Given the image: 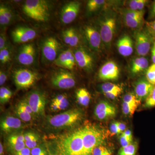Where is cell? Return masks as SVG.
I'll return each instance as SVG.
<instances>
[{"label":"cell","mask_w":155,"mask_h":155,"mask_svg":"<svg viewBox=\"0 0 155 155\" xmlns=\"http://www.w3.org/2000/svg\"><path fill=\"white\" fill-rule=\"evenodd\" d=\"M106 2L104 0H90L87 3V10L90 12H94L100 9Z\"/></svg>","instance_id":"1f68e13d"},{"label":"cell","mask_w":155,"mask_h":155,"mask_svg":"<svg viewBox=\"0 0 155 155\" xmlns=\"http://www.w3.org/2000/svg\"><path fill=\"white\" fill-rule=\"evenodd\" d=\"M146 78L149 83L155 86V64H153L147 69Z\"/></svg>","instance_id":"8d00e7d4"},{"label":"cell","mask_w":155,"mask_h":155,"mask_svg":"<svg viewBox=\"0 0 155 155\" xmlns=\"http://www.w3.org/2000/svg\"><path fill=\"white\" fill-rule=\"evenodd\" d=\"M58 104L59 105V107H60V110H65L68 108L69 106V101L67 97H65L64 99Z\"/></svg>","instance_id":"ee69618b"},{"label":"cell","mask_w":155,"mask_h":155,"mask_svg":"<svg viewBox=\"0 0 155 155\" xmlns=\"http://www.w3.org/2000/svg\"><path fill=\"white\" fill-rule=\"evenodd\" d=\"M53 86L62 89L72 88L75 86V77L71 72L64 70H60L55 72L51 79Z\"/></svg>","instance_id":"9c48e42d"},{"label":"cell","mask_w":155,"mask_h":155,"mask_svg":"<svg viewBox=\"0 0 155 155\" xmlns=\"http://www.w3.org/2000/svg\"><path fill=\"white\" fill-rule=\"evenodd\" d=\"M80 7V3L77 1L69 2L66 4L61 12L62 22L64 24H68L73 22L79 13Z\"/></svg>","instance_id":"4fadbf2b"},{"label":"cell","mask_w":155,"mask_h":155,"mask_svg":"<svg viewBox=\"0 0 155 155\" xmlns=\"http://www.w3.org/2000/svg\"><path fill=\"white\" fill-rule=\"evenodd\" d=\"M7 79V75L5 72L1 70L0 72V85L2 86L6 82Z\"/></svg>","instance_id":"7dc6e473"},{"label":"cell","mask_w":155,"mask_h":155,"mask_svg":"<svg viewBox=\"0 0 155 155\" xmlns=\"http://www.w3.org/2000/svg\"><path fill=\"white\" fill-rule=\"evenodd\" d=\"M13 78L14 83L19 89H27L33 86L38 79V74L27 69H16Z\"/></svg>","instance_id":"8992f818"},{"label":"cell","mask_w":155,"mask_h":155,"mask_svg":"<svg viewBox=\"0 0 155 155\" xmlns=\"http://www.w3.org/2000/svg\"><path fill=\"white\" fill-rule=\"evenodd\" d=\"M148 1L146 0H132L128 3L130 10L134 11H143Z\"/></svg>","instance_id":"4dcf8cb0"},{"label":"cell","mask_w":155,"mask_h":155,"mask_svg":"<svg viewBox=\"0 0 155 155\" xmlns=\"http://www.w3.org/2000/svg\"><path fill=\"white\" fill-rule=\"evenodd\" d=\"M15 113L20 120H22L24 123H27L31 122L34 117L31 114L26 112L22 107L17 104L16 109Z\"/></svg>","instance_id":"83f0119b"},{"label":"cell","mask_w":155,"mask_h":155,"mask_svg":"<svg viewBox=\"0 0 155 155\" xmlns=\"http://www.w3.org/2000/svg\"><path fill=\"white\" fill-rule=\"evenodd\" d=\"M72 53L73 52L70 49L64 51L58 56L55 61H54V64L58 67L66 68L68 60Z\"/></svg>","instance_id":"4316f807"},{"label":"cell","mask_w":155,"mask_h":155,"mask_svg":"<svg viewBox=\"0 0 155 155\" xmlns=\"http://www.w3.org/2000/svg\"><path fill=\"white\" fill-rule=\"evenodd\" d=\"M50 107H51V110L53 112H58V111L60 110V107H59V106L58 103L53 101L51 104Z\"/></svg>","instance_id":"681fc988"},{"label":"cell","mask_w":155,"mask_h":155,"mask_svg":"<svg viewBox=\"0 0 155 155\" xmlns=\"http://www.w3.org/2000/svg\"><path fill=\"white\" fill-rule=\"evenodd\" d=\"M137 106L123 102L122 104V110L123 114L126 116H133L137 108Z\"/></svg>","instance_id":"74e56055"},{"label":"cell","mask_w":155,"mask_h":155,"mask_svg":"<svg viewBox=\"0 0 155 155\" xmlns=\"http://www.w3.org/2000/svg\"><path fill=\"white\" fill-rule=\"evenodd\" d=\"M144 107L147 108H152L155 107V86L145 100Z\"/></svg>","instance_id":"ab89813d"},{"label":"cell","mask_w":155,"mask_h":155,"mask_svg":"<svg viewBox=\"0 0 155 155\" xmlns=\"http://www.w3.org/2000/svg\"><path fill=\"white\" fill-rule=\"evenodd\" d=\"M74 53L75 61L79 67L86 70L91 71L94 67V59L90 54L82 48L75 50Z\"/></svg>","instance_id":"d6986e66"},{"label":"cell","mask_w":155,"mask_h":155,"mask_svg":"<svg viewBox=\"0 0 155 155\" xmlns=\"http://www.w3.org/2000/svg\"><path fill=\"white\" fill-rule=\"evenodd\" d=\"M35 49L32 44L23 45L17 55V61L20 64L29 66L33 64L35 60Z\"/></svg>","instance_id":"ac0fdd59"},{"label":"cell","mask_w":155,"mask_h":155,"mask_svg":"<svg viewBox=\"0 0 155 155\" xmlns=\"http://www.w3.org/2000/svg\"><path fill=\"white\" fill-rule=\"evenodd\" d=\"M137 151V145L136 143L125 147H122L119 150L118 155H136Z\"/></svg>","instance_id":"f546056e"},{"label":"cell","mask_w":155,"mask_h":155,"mask_svg":"<svg viewBox=\"0 0 155 155\" xmlns=\"http://www.w3.org/2000/svg\"><path fill=\"white\" fill-rule=\"evenodd\" d=\"M99 22V31L102 43L106 48H109L116 33V17L113 13L106 14L100 19Z\"/></svg>","instance_id":"5b68a950"},{"label":"cell","mask_w":155,"mask_h":155,"mask_svg":"<svg viewBox=\"0 0 155 155\" xmlns=\"http://www.w3.org/2000/svg\"><path fill=\"white\" fill-rule=\"evenodd\" d=\"M25 99L31 107L35 117L39 118L45 116L46 98L42 92L38 91L31 92Z\"/></svg>","instance_id":"52a82bcc"},{"label":"cell","mask_w":155,"mask_h":155,"mask_svg":"<svg viewBox=\"0 0 155 155\" xmlns=\"http://www.w3.org/2000/svg\"><path fill=\"white\" fill-rule=\"evenodd\" d=\"M82 128L83 155H92L95 148L103 145L104 137L101 130L94 126L87 125Z\"/></svg>","instance_id":"277c9868"},{"label":"cell","mask_w":155,"mask_h":155,"mask_svg":"<svg viewBox=\"0 0 155 155\" xmlns=\"http://www.w3.org/2000/svg\"><path fill=\"white\" fill-rule=\"evenodd\" d=\"M120 142L122 147H125L131 144L132 141L129 140L128 139L125 137V136L122 134V135H121L120 137Z\"/></svg>","instance_id":"f6af8a7d"},{"label":"cell","mask_w":155,"mask_h":155,"mask_svg":"<svg viewBox=\"0 0 155 155\" xmlns=\"http://www.w3.org/2000/svg\"><path fill=\"white\" fill-rule=\"evenodd\" d=\"M84 33L87 43L92 49L99 51L102 43L100 31L91 25H87L84 29Z\"/></svg>","instance_id":"5bb4252c"},{"label":"cell","mask_w":155,"mask_h":155,"mask_svg":"<svg viewBox=\"0 0 155 155\" xmlns=\"http://www.w3.org/2000/svg\"><path fill=\"white\" fill-rule=\"evenodd\" d=\"M76 99L78 102L81 105L87 107L88 105L90 102L91 95L86 89H79L76 92Z\"/></svg>","instance_id":"484cf974"},{"label":"cell","mask_w":155,"mask_h":155,"mask_svg":"<svg viewBox=\"0 0 155 155\" xmlns=\"http://www.w3.org/2000/svg\"><path fill=\"white\" fill-rule=\"evenodd\" d=\"M135 48L138 55L144 57L148 54L154 40L146 30L138 31L134 35Z\"/></svg>","instance_id":"ba28073f"},{"label":"cell","mask_w":155,"mask_h":155,"mask_svg":"<svg viewBox=\"0 0 155 155\" xmlns=\"http://www.w3.org/2000/svg\"><path fill=\"white\" fill-rule=\"evenodd\" d=\"M25 147L30 150L33 149L39 145L40 136L38 134L33 131H29L23 133Z\"/></svg>","instance_id":"d4e9b609"},{"label":"cell","mask_w":155,"mask_h":155,"mask_svg":"<svg viewBox=\"0 0 155 155\" xmlns=\"http://www.w3.org/2000/svg\"><path fill=\"white\" fill-rule=\"evenodd\" d=\"M14 155H31V150L28 148L25 147L19 152L16 153Z\"/></svg>","instance_id":"c3c4849f"},{"label":"cell","mask_w":155,"mask_h":155,"mask_svg":"<svg viewBox=\"0 0 155 155\" xmlns=\"http://www.w3.org/2000/svg\"><path fill=\"white\" fill-rule=\"evenodd\" d=\"M110 131L111 136L119 134L118 127V122H114L111 124L110 127Z\"/></svg>","instance_id":"7bdbcfd3"},{"label":"cell","mask_w":155,"mask_h":155,"mask_svg":"<svg viewBox=\"0 0 155 155\" xmlns=\"http://www.w3.org/2000/svg\"><path fill=\"white\" fill-rule=\"evenodd\" d=\"M152 61L154 64H155V40L154 41L152 48Z\"/></svg>","instance_id":"db71d44e"},{"label":"cell","mask_w":155,"mask_h":155,"mask_svg":"<svg viewBox=\"0 0 155 155\" xmlns=\"http://www.w3.org/2000/svg\"><path fill=\"white\" fill-rule=\"evenodd\" d=\"M11 51L7 46L3 49L0 50V61L1 63L5 64L11 61Z\"/></svg>","instance_id":"d590c367"},{"label":"cell","mask_w":155,"mask_h":155,"mask_svg":"<svg viewBox=\"0 0 155 155\" xmlns=\"http://www.w3.org/2000/svg\"><path fill=\"white\" fill-rule=\"evenodd\" d=\"M101 89L104 94L107 93H118L121 94L122 89L119 85L110 82H106L103 84L101 86Z\"/></svg>","instance_id":"f1b7e54d"},{"label":"cell","mask_w":155,"mask_h":155,"mask_svg":"<svg viewBox=\"0 0 155 155\" xmlns=\"http://www.w3.org/2000/svg\"><path fill=\"white\" fill-rule=\"evenodd\" d=\"M116 110L107 102L102 101L98 104L94 110V115L98 120H107L116 116Z\"/></svg>","instance_id":"e0dca14e"},{"label":"cell","mask_w":155,"mask_h":155,"mask_svg":"<svg viewBox=\"0 0 155 155\" xmlns=\"http://www.w3.org/2000/svg\"><path fill=\"white\" fill-rule=\"evenodd\" d=\"M6 149L11 155H14L26 147L23 133L17 132L8 134L5 139Z\"/></svg>","instance_id":"8fae6325"},{"label":"cell","mask_w":155,"mask_h":155,"mask_svg":"<svg viewBox=\"0 0 155 155\" xmlns=\"http://www.w3.org/2000/svg\"><path fill=\"white\" fill-rule=\"evenodd\" d=\"M61 48V45L58 41L53 37L45 40L42 47V55L44 60L47 62L54 61Z\"/></svg>","instance_id":"30bf717a"},{"label":"cell","mask_w":155,"mask_h":155,"mask_svg":"<svg viewBox=\"0 0 155 155\" xmlns=\"http://www.w3.org/2000/svg\"><path fill=\"white\" fill-rule=\"evenodd\" d=\"M6 42H7V39H6L5 36L3 34L1 33V36H0V50L3 49L7 46Z\"/></svg>","instance_id":"bcb514c9"},{"label":"cell","mask_w":155,"mask_h":155,"mask_svg":"<svg viewBox=\"0 0 155 155\" xmlns=\"http://www.w3.org/2000/svg\"><path fill=\"white\" fill-rule=\"evenodd\" d=\"M24 122L18 117L11 116H5L1 119V131L8 134L19 132L25 127Z\"/></svg>","instance_id":"7c38bea8"},{"label":"cell","mask_w":155,"mask_h":155,"mask_svg":"<svg viewBox=\"0 0 155 155\" xmlns=\"http://www.w3.org/2000/svg\"><path fill=\"white\" fill-rule=\"evenodd\" d=\"M18 104L20 107H22L23 109H24L26 112H28L29 114H31L33 117H35L34 114L31 109V107L29 105V104L27 102L26 100L24 99L19 101L18 103Z\"/></svg>","instance_id":"b9f144b4"},{"label":"cell","mask_w":155,"mask_h":155,"mask_svg":"<svg viewBox=\"0 0 155 155\" xmlns=\"http://www.w3.org/2000/svg\"><path fill=\"white\" fill-rule=\"evenodd\" d=\"M31 155H49L48 147L40 143L36 147L31 150Z\"/></svg>","instance_id":"836d02e7"},{"label":"cell","mask_w":155,"mask_h":155,"mask_svg":"<svg viewBox=\"0 0 155 155\" xmlns=\"http://www.w3.org/2000/svg\"><path fill=\"white\" fill-rule=\"evenodd\" d=\"M82 116L83 114L80 110L71 109L61 114L48 116L47 122L49 126L54 129H67L81 121Z\"/></svg>","instance_id":"7a4b0ae2"},{"label":"cell","mask_w":155,"mask_h":155,"mask_svg":"<svg viewBox=\"0 0 155 155\" xmlns=\"http://www.w3.org/2000/svg\"><path fill=\"white\" fill-rule=\"evenodd\" d=\"M12 96V91L6 87H1L0 88V102L1 104H5L11 98Z\"/></svg>","instance_id":"d6a6232c"},{"label":"cell","mask_w":155,"mask_h":155,"mask_svg":"<svg viewBox=\"0 0 155 155\" xmlns=\"http://www.w3.org/2000/svg\"><path fill=\"white\" fill-rule=\"evenodd\" d=\"M119 72L117 64L114 61H108L100 69L99 78L102 80H116L119 78Z\"/></svg>","instance_id":"2e32d148"},{"label":"cell","mask_w":155,"mask_h":155,"mask_svg":"<svg viewBox=\"0 0 155 155\" xmlns=\"http://www.w3.org/2000/svg\"><path fill=\"white\" fill-rule=\"evenodd\" d=\"M123 102L137 107L140 104V101L137 98L135 95L131 93L125 95L123 97Z\"/></svg>","instance_id":"f35d334b"},{"label":"cell","mask_w":155,"mask_h":155,"mask_svg":"<svg viewBox=\"0 0 155 155\" xmlns=\"http://www.w3.org/2000/svg\"><path fill=\"white\" fill-rule=\"evenodd\" d=\"M0 155H6L4 151V146L2 142L0 143Z\"/></svg>","instance_id":"9f6ffc18"},{"label":"cell","mask_w":155,"mask_h":155,"mask_svg":"<svg viewBox=\"0 0 155 155\" xmlns=\"http://www.w3.org/2000/svg\"><path fill=\"white\" fill-rule=\"evenodd\" d=\"M144 11H134L127 9L124 12V19L126 25L129 28H140L143 22Z\"/></svg>","instance_id":"ffe728a7"},{"label":"cell","mask_w":155,"mask_h":155,"mask_svg":"<svg viewBox=\"0 0 155 155\" xmlns=\"http://www.w3.org/2000/svg\"><path fill=\"white\" fill-rule=\"evenodd\" d=\"M150 16L151 17H152V18H155V1L153 4Z\"/></svg>","instance_id":"11a10c76"},{"label":"cell","mask_w":155,"mask_h":155,"mask_svg":"<svg viewBox=\"0 0 155 155\" xmlns=\"http://www.w3.org/2000/svg\"><path fill=\"white\" fill-rule=\"evenodd\" d=\"M36 32L33 28L25 26L17 27L12 31L11 35L14 42L24 43L33 39L36 36Z\"/></svg>","instance_id":"9a60e30c"},{"label":"cell","mask_w":155,"mask_h":155,"mask_svg":"<svg viewBox=\"0 0 155 155\" xmlns=\"http://www.w3.org/2000/svg\"><path fill=\"white\" fill-rule=\"evenodd\" d=\"M24 14L31 19L45 22L49 19V8L47 2L43 0H27L23 6Z\"/></svg>","instance_id":"3957f363"},{"label":"cell","mask_w":155,"mask_h":155,"mask_svg":"<svg viewBox=\"0 0 155 155\" xmlns=\"http://www.w3.org/2000/svg\"><path fill=\"white\" fill-rule=\"evenodd\" d=\"M154 87L147 80H140L135 85L134 89L135 96L140 101L146 100Z\"/></svg>","instance_id":"7402d4cb"},{"label":"cell","mask_w":155,"mask_h":155,"mask_svg":"<svg viewBox=\"0 0 155 155\" xmlns=\"http://www.w3.org/2000/svg\"><path fill=\"white\" fill-rule=\"evenodd\" d=\"M49 150V155H57L54 152V150L51 149L50 147H48Z\"/></svg>","instance_id":"6f0895ef"},{"label":"cell","mask_w":155,"mask_h":155,"mask_svg":"<svg viewBox=\"0 0 155 155\" xmlns=\"http://www.w3.org/2000/svg\"><path fill=\"white\" fill-rule=\"evenodd\" d=\"M122 134L125 136V137H127L129 140L132 141V133L130 130L127 129V130H125L124 132L122 133Z\"/></svg>","instance_id":"f5cc1de1"},{"label":"cell","mask_w":155,"mask_h":155,"mask_svg":"<svg viewBox=\"0 0 155 155\" xmlns=\"http://www.w3.org/2000/svg\"><path fill=\"white\" fill-rule=\"evenodd\" d=\"M63 37L65 43L70 46L74 47L79 43V37L74 28H68L64 31L63 33Z\"/></svg>","instance_id":"603a6c76"},{"label":"cell","mask_w":155,"mask_h":155,"mask_svg":"<svg viewBox=\"0 0 155 155\" xmlns=\"http://www.w3.org/2000/svg\"><path fill=\"white\" fill-rule=\"evenodd\" d=\"M92 155H113V152L109 148L101 145L95 148Z\"/></svg>","instance_id":"e575fe53"},{"label":"cell","mask_w":155,"mask_h":155,"mask_svg":"<svg viewBox=\"0 0 155 155\" xmlns=\"http://www.w3.org/2000/svg\"><path fill=\"white\" fill-rule=\"evenodd\" d=\"M104 94L107 97L111 99H114L117 97L119 95H120V94L118 93H107Z\"/></svg>","instance_id":"816d5d0a"},{"label":"cell","mask_w":155,"mask_h":155,"mask_svg":"<svg viewBox=\"0 0 155 155\" xmlns=\"http://www.w3.org/2000/svg\"><path fill=\"white\" fill-rule=\"evenodd\" d=\"M149 67V61L143 57L135 58L131 66V72L133 74H137L143 72Z\"/></svg>","instance_id":"cb8c5ba5"},{"label":"cell","mask_w":155,"mask_h":155,"mask_svg":"<svg viewBox=\"0 0 155 155\" xmlns=\"http://www.w3.org/2000/svg\"><path fill=\"white\" fill-rule=\"evenodd\" d=\"M53 150L57 155H83L82 128L59 137Z\"/></svg>","instance_id":"6da1fadb"},{"label":"cell","mask_w":155,"mask_h":155,"mask_svg":"<svg viewBox=\"0 0 155 155\" xmlns=\"http://www.w3.org/2000/svg\"><path fill=\"white\" fill-rule=\"evenodd\" d=\"M117 49L119 54L124 57L131 55L133 52L132 39L127 35H123L117 43Z\"/></svg>","instance_id":"44dd1931"},{"label":"cell","mask_w":155,"mask_h":155,"mask_svg":"<svg viewBox=\"0 0 155 155\" xmlns=\"http://www.w3.org/2000/svg\"><path fill=\"white\" fill-rule=\"evenodd\" d=\"M146 28L147 32L155 40V20L146 22Z\"/></svg>","instance_id":"60d3db41"},{"label":"cell","mask_w":155,"mask_h":155,"mask_svg":"<svg viewBox=\"0 0 155 155\" xmlns=\"http://www.w3.org/2000/svg\"><path fill=\"white\" fill-rule=\"evenodd\" d=\"M118 127L119 134L122 133L126 130V125L125 123L118 122Z\"/></svg>","instance_id":"f907efd6"}]
</instances>
